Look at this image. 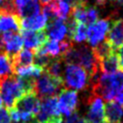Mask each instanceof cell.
<instances>
[{
  "instance_id": "277c9868",
  "label": "cell",
  "mask_w": 123,
  "mask_h": 123,
  "mask_svg": "<svg viewBox=\"0 0 123 123\" xmlns=\"http://www.w3.org/2000/svg\"><path fill=\"white\" fill-rule=\"evenodd\" d=\"M63 88L62 78L53 77L46 72H43L39 78L35 82L34 92L38 96V98H47L56 96Z\"/></svg>"
},
{
  "instance_id": "8fae6325",
  "label": "cell",
  "mask_w": 123,
  "mask_h": 123,
  "mask_svg": "<svg viewBox=\"0 0 123 123\" xmlns=\"http://www.w3.org/2000/svg\"><path fill=\"white\" fill-rule=\"evenodd\" d=\"M70 13L73 20L83 23L86 26H89L98 20L97 9L93 6H89L88 4L72 7Z\"/></svg>"
},
{
  "instance_id": "83f0119b",
  "label": "cell",
  "mask_w": 123,
  "mask_h": 123,
  "mask_svg": "<svg viewBox=\"0 0 123 123\" xmlns=\"http://www.w3.org/2000/svg\"><path fill=\"white\" fill-rule=\"evenodd\" d=\"M63 123H87V122L85 117H83L77 112H74L71 115L67 116L66 119L63 121Z\"/></svg>"
},
{
  "instance_id": "d6a6232c",
  "label": "cell",
  "mask_w": 123,
  "mask_h": 123,
  "mask_svg": "<svg viewBox=\"0 0 123 123\" xmlns=\"http://www.w3.org/2000/svg\"><path fill=\"white\" fill-rule=\"evenodd\" d=\"M2 105H3V101H2V98H1V95H0V108H2Z\"/></svg>"
},
{
  "instance_id": "d6986e66",
  "label": "cell",
  "mask_w": 123,
  "mask_h": 123,
  "mask_svg": "<svg viewBox=\"0 0 123 123\" xmlns=\"http://www.w3.org/2000/svg\"><path fill=\"white\" fill-rule=\"evenodd\" d=\"M67 25V30H68V39L72 42H76V43H82L85 40H86V34H87V26L80 23V22H76L75 20H73L72 18L70 20H68Z\"/></svg>"
},
{
  "instance_id": "7a4b0ae2",
  "label": "cell",
  "mask_w": 123,
  "mask_h": 123,
  "mask_svg": "<svg viewBox=\"0 0 123 123\" xmlns=\"http://www.w3.org/2000/svg\"><path fill=\"white\" fill-rule=\"evenodd\" d=\"M123 86V70L112 74L100 73L91 83V93L100 96L107 102L112 101Z\"/></svg>"
},
{
  "instance_id": "7c38bea8",
  "label": "cell",
  "mask_w": 123,
  "mask_h": 123,
  "mask_svg": "<svg viewBox=\"0 0 123 123\" xmlns=\"http://www.w3.org/2000/svg\"><path fill=\"white\" fill-rule=\"evenodd\" d=\"M39 107H40V99L34 91H31L22 95L15 102L13 109H15L18 111L30 113L36 117L37 113L39 111Z\"/></svg>"
},
{
  "instance_id": "ac0fdd59",
  "label": "cell",
  "mask_w": 123,
  "mask_h": 123,
  "mask_svg": "<svg viewBox=\"0 0 123 123\" xmlns=\"http://www.w3.org/2000/svg\"><path fill=\"white\" fill-rule=\"evenodd\" d=\"M48 24V18L43 13H38L35 16L23 18L20 20V30L30 32L44 31Z\"/></svg>"
},
{
  "instance_id": "4dcf8cb0",
  "label": "cell",
  "mask_w": 123,
  "mask_h": 123,
  "mask_svg": "<svg viewBox=\"0 0 123 123\" xmlns=\"http://www.w3.org/2000/svg\"><path fill=\"white\" fill-rule=\"evenodd\" d=\"M42 4H43V6L44 5H47V4H49V3H52V2H54L55 0H39Z\"/></svg>"
},
{
  "instance_id": "52a82bcc",
  "label": "cell",
  "mask_w": 123,
  "mask_h": 123,
  "mask_svg": "<svg viewBox=\"0 0 123 123\" xmlns=\"http://www.w3.org/2000/svg\"><path fill=\"white\" fill-rule=\"evenodd\" d=\"M20 20L14 12L12 0L3 1V4L0 6V33L19 31Z\"/></svg>"
},
{
  "instance_id": "d590c367",
  "label": "cell",
  "mask_w": 123,
  "mask_h": 123,
  "mask_svg": "<svg viewBox=\"0 0 123 123\" xmlns=\"http://www.w3.org/2000/svg\"><path fill=\"white\" fill-rule=\"evenodd\" d=\"M98 123H102V122H98Z\"/></svg>"
},
{
  "instance_id": "d4e9b609",
  "label": "cell",
  "mask_w": 123,
  "mask_h": 123,
  "mask_svg": "<svg viewBox=\"0 0 123 123\" xmlns=\"http://www.w3.org/2000/svg\"><path fill=\"white\" fill-rule=\"evenodd\" d=\"M12 74V58L6 52H0V82Z\"/></svg>"
},
{
  "instance_id": "9c48e42d",
  "label": "cell",
  "mask_w": 123,
  "mask_h": 123,
  "mask_svg": "<svg viewBox=\"0 0 123 123\" xmlns=\"http://www.w3.org/2000/svg\"><path fill=\"white\" fill-rule=\"evenodd\" d=\"M110 27L111 22L109 19H99L87 27L86 39L90 45V48H95L98 44L105 40Z\"/></svg>"
},
{
  "instance_id": "5bb4252c",
  "label": "cell",
  "mask_w": 123,
  "mask_h": 123,
  "mask_svg": "<svg viewBox=\"0 0 123 123\" xmlns=\"http://www.w3.org/2000/svg\"><path fill=\"white\" fill-rule=\"evenodd\" d=\"M3 47L5 52L10 56L12 57L17 54L23 47V40L20 34L16 32H7L0 35Z\"/></svg>"
},
{
  "instance_id": "30bf717a",
  "label": "cell",
  "mask_w": 123,
  "mask_h": 123,
  "mask_svg": "<svg viewBox=\"0 0 123 123\" xmlns=\"http://www.w3.org/2000/svg\"><path fill=\"white\" fill-rule=\"evenodd\" d=\"M87 112L86 120L87 123H98L104 121V109L105 104L103 99L90 92V95L86 99Z\"/></svg>"
},
{
  "instance_id": "7402d4cb",
  "label": "cell",
  "mask_w": 123,
  "mask_h": 123,
  "mask_svg": "<svg viewBox=\"0 0 123 123\" xmlns=\"http://www.w3.org/2000/svg\"><path fill=\"white\" fill-rule=\"evenodd\" d=\"M43 68L36 65V64H30L27 66H21L13 69V75L19 78L23 79H30L35 80L39 78L40 75L43 73Z\"/></svg>"
},
{
  "instance_id": "5b68a950",
  "label": "cell",
  "mask_w": 123,
  "mask_h": 123,
  "mask_svg": "<svg viewBox=\"0 0 123 123\" xmlns=\"http://www.w3.org/2000/svg\"><path fill=\"white\" fill-rule=\"evenodd\" d=\"M24 94L15 75L12 74L0 82V95L3 103L9 110L13 108L15 102Z\"/></svg>"
},
{
  "instance_id": "ba28073f",
  "label": "cell",
  "mask_w": 123,
  "mask_h": 123,
  "mask_svg": "<svg viewBox=\"0 0 123 123\" xmlns=\"http://www.w3.org/2000/svg\"><path fill=\"white\" fill-rule=\"evenodd\" d=\"M58 109L61 115L69 116L76 112L78 107V93L75 90L63 87L58 95Z\"/></svg>"
},
{
  "instance_id": "f546056e",
  "label": "cell",
  "mask_w": 123,
  "mask_h": 123,
  "mask_svg": "<svg viewBox=\"0 0 123 123\" xmlns=\"http://www.w3.org/2000/svg\"><path fill=\"white\" fill-rule=\"evenodd\" d=\"M114 99H115V102L117 104H119L120 106H123V86L119 89V91L117 92Z\"/></svg>"
},
{
  "instance_id": "1f68e13d",
  "label": "cell",
  "mask_w": 123,
  "mask_h": 123,
  "mask_svg": "<svg viewBox=\"0 0 123 123\" xmlns=\"http://www.w3.org/2000/svg\"><path fill=\"white\" fill-rule=\"evenodd\" d=\"M4 49V47H3V43H2V40H1V37H0V51H2Z\"/></svg>"
},
{
  "instance_id": "4fadbf2b",
  "label": "cell",
  "mask_w": 123,
  "mask_h": 123,
  "mask_svg": "<svg viewBox=\"0 0 123 123\" xmlns=\"http://www.w3.org/2000/svg\"><path fill=\"white\" fill-rule=\"evenodd\" d=\"M13 9L20 19L35 16L40 13L41 8L38 0H13Z\"/></svg>"
},
{
  "instance_id": "8d00e7d4",
  "label": "cell",
  "mask_w": 123,
  "mask_h": 123,
  "mask_svg": "<svg viewBox=\"0 0 123 123\" xmlns=\"http://www.w3.org/2000/svg\"><path fill=\"white\" fill-rule=\"evenodd\" d=\"M18 123H22V122H18Z\"/></svg>"
},
{
  "instance_id": "484cf974",
  "label": "cell",
  "mask_w": 123,
  "mask_h": 123,
  "mask_svg": "<svg viewBox=\"0 0 123 123\" xmlns=\"http://www.w3.org/2000/svg\"><path fill=\"white\" fill-rule=\"evenodd\" d=\"M64 62L62 60V58H56L51 60L49 64L45 68V72L53 77L62 78V72H63V66Z\"/></svg>"
},
{
  "instance_id": "f1b7e54d",
  "label": "cell",
  "mask_w": 123,
  "mask_h": 123,
  "mask_svg": "<svg viewBox=\"0 0 123 123\" xmlns=\"http://www.w3.org/2000/svg\"><path fill=\"white\" fill-rule=\"evenodd\" d=\"M11 121L9 110L7 108H0V123H11Z\"/></svg>"
},
{
  "instance_id": "2e32d148",
  "label": "cell",
  "mask_w": 123,
  "mask_h": 123,
  "mask_svg": "<svg viewBox=\"0 0 123 123\" xmlns=\"http://www.w3.org/2000/svg\"><path fill=\"white\" fill-rule=\"evenodd\" d=\"M20 36L23 40V45H25L26 49L36 51L42 47L46 42L47 36L44 31L41 32H30V31H21Z\"/></svg>"
},
{
  "instance_id": "ffe728a7",
  "label": "cell",
  "mask_w": 123,
  "mask_h": 123,
  "mask_svg": "<svg viewBox=\"0 0 123 123\" xmlns=\"http://www.w3.org/2000/svg\"><path fill=\"white\" fill-rule=\"evenodd\" d=\"M123 117V108L114 101L107 102L104 109L103 123H121Z\"/></svg>"
},
{
  "instance_id": "3957f363",
  "label": "cell",
  "mask_w": 123,
  "mask_h": 123,
  "mask_svg": "<svg viewBox=\"0 0 123 123\" xmlns=\"http://www.w3.org/2000/svg\"><path fill=\"white\" fill-rule=\"evenodd\" d=\"M63 86L72 88L76 90H83L86 89L88 85L91 84L90 77L88 73L81 66L66 63L63 70Z\"/></svg>"
},
{
  "instance_id": "8992f818",
  "label": "cell",
  "mask_w": 123,
  "mask_h": 123,
  "mask_svg": "<svg viewBox=\"0 0 123 123\" xmlns=\"http://www.w3.org/2000/svg\"><path fill=\"white\" fill-rule=\"evenodd\" d=\"M35 119L37 123H62V116L58 109L57 96L43 98Z\"/></svg>"
},
{
  "instance_id": "cb8c5ba5",
  "label": "cell",
  "mask_w": 123,
  "mask_h": 123,
  "mask_svg": "<svg viewBox=\"0 0 123 123\" xmlns=\"http://www.w3.org/2000/svg\"><path fill=\"white\" fill-rule=\"evenodd\" d=\"M55 19L65 21L71 12V6L64 0H57L53 2Z\"/></svg>"
},
{
  "instance_id": "603a6c76",
  "label": "cell",
  "mask_w": 123,
  "mask_h": 123,
  "mask_svg": "<svg viewBox=\"0 0 123 123\" xmlns=\"http://www.w3.org/2000/svg\"><path fill=\"white\" fill-rule=\"evenodd\" d=\"M12 58V72L13 69L21 66H27L32 64L34 62V52L29 49H22Z\"/></svg>"
},
{
  "instance_id": "6da1fadb",
  "label": "cell",
  "mask_w": 123,
  "mask_h": 123,
  "mask_svg": "<svg viewBox=\"0 0 123 123\" xmlns=\"http://www.w3.org/2000/svg\"><path fill=\"white\" fill-rule=\"evenodd\" d=\"M62 60L65 64L72 63L83 67L88 73L90 80L97 77L100 73L98 60L96 59L92 48L89 46H72L71 49L62 57Z\"/></svg>"
},
{
  "instance_id": "44dd1931",
  "label": "cell",
  "mask_w": 123,
  "mask_h": 123,
  "mask_svg": "<svg viewBox=\"0 0 123 123\" xmlns=\"http://www.w3.org/2000/svg\"><path fill=\"white\" fill-rule=\"evenodd\" d=\"M118 54L117 52H112L109 56L99 61V71L103 74H112L119 71Z\"/></svg>"
},
{
  "instance_id": "836d02e7",
  "label": "cell",
  "mask_w": 123,
  "mask_h": 123,
  "mask_svg": "<svg viewBox=\"0 0 123 123\" xmlns=\"http://www.w3.org/2000/svg\"><path fill=\"white\" fill-rule=\"evenodd\" d=\"M114 1L117 3H123V0H114Z\"/></svg>"
},
{
  "instance_id": "e0dca14e",
  "label": "cell",
  "mask_w": 123,
  "mask_h": 123,
  "mask_svg": "<svg viewBox=\"0 0 123 123\" xmlns=\"http://www.w3.org/2000/svg\"><path fill=\"white\" fill-rule=\"evenodd\" d=\"M45 34L48 39L55 40L58 42L62 41L68 34L67 25L64 21H62L60 19L51 20L50 23L47 24Z\"/></svg>"
},
{
  "instance_id": "4316f807",
  "label": "cell",
  "mask_w": 123,
  "mask_h": 123,
  "mask_svg": "<svg viewBox=\"0 0 123 123\" xmlns=\"http://www.w3.org/2000/svg\"><path fill=\"white\" fill-rule=\"evenodd\" d=\"M41 49L49 57L56 58L58 56H61V48H60V43L58 41L47 39L44 45L41 47Z\"/></svg>"
},
{
  "instance_id": "e575fe53",
  "label": "cell",
  "mask_w": 123,
  "mask_h": 123,
  "mask_svg": "<svg viewBox=\"0 0 123 123\" xmlns=\"http://www.w3.org/2000/svg\"><path fill=\"white\" fill-rule=\"evenodd\" d=\"M3 1H4V0H0V4H1V3L3 2Z\"/></svg>"
},
{
  "instance_id": "9a60e30c",
  "label": "cell",
  "mask_w": 123,
  "mask_h": 123,
  "mask_svg": "<svg viewBox=\"0 0 123 123\" xmlns=\"http://www.w3.org/2000/svg\"><path fill=\"white\" fill-rule=\"evenodd\" d=\"M105 41L115 52L120 49L123 45V19H117L111 24Z\"/></svg>"
}]
</instances>
